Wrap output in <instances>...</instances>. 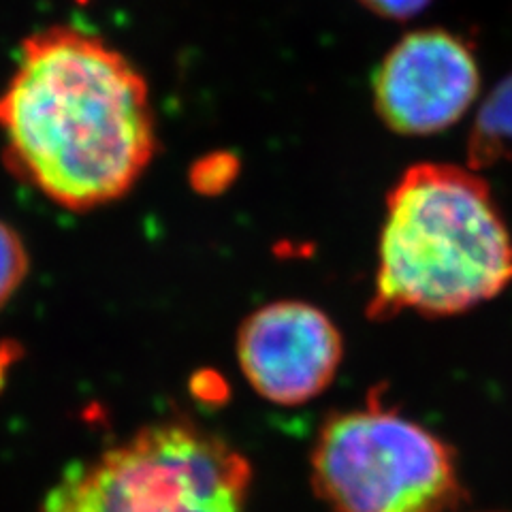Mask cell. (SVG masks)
Masks as SVG:
<instances>
[{"mask_svg":"<svg viewBox=\"0 0 512 512\" xmlns=\"http://www.w3.org/2000/svg\"><path fill=\"white\" fill-rule=\"evenodd\" d=\"M250 461L214 431L186 421L143 427L47 491L41 512H244Z\"/></svg>","mask_w":512,"mask_h":512,"instance_id":"obj_3","label":"cell"},{"mask_svg":"<svg viewBox=\"0 0 512 512\" xmlns=\"http://www.w3.org/2000/svg\"><path fill=\"white\" fill-rule=\"evenodd\" d=\"M312 487L333 512H451L466 498L451 446L378 402L320 427Z\"/></svg>","mask_w":512,"mask_h":512,"instance_id":"obj_4","label":"cell"},{"mask_svg":"<svg viewBox=\"0 0 512 512\" xmlns=\"http://www.w3.org/2000/svg\"><path fill=\"white\" fill-rule=\"evenodd\" d=\"M512 158V71L480 105L468 139V163L480 171Z\"/></svg>","mask_w":512,"mask_h":512,"instance_id":"obj_7","label":"cell"},{"mask_svg":"<svg viewBox=\"0 0 512 512\" xmlns=\"http://www.w3.org/2000/svg\"><path fill=\"white\" fill-rule=\"evenodd\" d=\"M28 274V252L13 227L0 220V310L15 295Z\"/></svg>","mask_w":512,"mask_h":512,"instance_id":"obj_8","label":"cell"},{"mask_svg":"<svg viewBox=\"0 0 512 512\" xmlns=\"http://www.w3.org/2000/svg\"><path fill=\"white\" fill-rule=\"evenodd\" d=\"M363 7L387 20H410L419 15L431 0H359Z\"/></svg>","mask_w":512,"mask_h":512,"instance_id":"obj_9","label":"cell"},{"mask_svg":"<svg viewBox=\"0 0 512 512\" xmlns=\"http://www.w3.org/2000/svg\"><path fill=\"white\" fill-rule=\"evenodd\" d=\"M512 284V233L476 169L421 163L391 188L367 312L453 316Z\"/></svg>","mask_w":512,"mask_h":512,"instance_id":"obj_2","label":"cell"},{"mask_svg":"<svg viewBox=\"0 0 512 512\" xmlns=\"http://www.w3.org/2000/svg\"><path fill=\"white\" fill-rule=\"evenodd\" d=\"M372 90L376 114L393 133L429 137L468 114L480 69L468 43L453 32L414 30L380 60Z\"/></svg>","mask_w":512,"mask_h":512,"instance_id":"obj_5","label":"cell"},{"mask_svg":"<svg viewBox=\"0 0 512 512\" xmlns=\"http://www.w3.org/2000/svg\"><path fill=\"white\" fill-rule=\"evenodd\" d=\"M344 357L333 320L306 301L254 310L237 333V361L250 387L278 406H301L329 389Z\"/></svg>","mask_w":512,"mask_h":512,"instance_id":"obj_6","label":"cell"},{"mask_svg":"<svg viewBox=\"0 0 512 512\" xmlns=\"http://www.w3.org/2000/svg\"><path fill=\"white\" fill-rule=\"evenodd\" d=\"M11 171L67 210L114 203L156 154L150 88L105 39L73 26L30 35L0 92Z\"/></svg>","mask_w":512,"mask_h":512,"instance_id":"obj_1","label":"cell"}]
</instances>
